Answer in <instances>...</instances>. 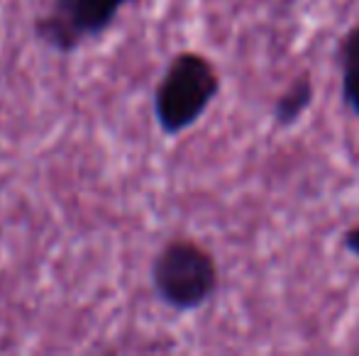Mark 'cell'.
Segmentation results:
<instances>
[{
    "instance_id": "obj_1",
    "label": "cell",
    "mask_w": 359,
    "mask_h": 356,
    "mask_svg": "<svg viewBox=\"0 0 359 356\" xmlns=\"http://www.w3.org/2000/svg\"><path fill=\"white\" fill-rule=\"evenodd\" d=\"M220 93V73L208 57L181 52L166 64L154 88L151 110L156 127L166 137H179L191 129Z\"/></svg>"
},
{
    "instance_id": "obj_2",
    "label": "cell",
    "mask_w": 359,
    "mask_h": 356,
    "mask_svg": "<svg viewBox=\"0 0 359 356\" xmlns=\"http://www.w3.org/2000/svg\"><path fill=\"white\" fill-rule=\"evenodd\" d=\"M151 288L166 308L194 313L215 298L220 271L215 257L198 242L176 237L166 242L151 259Z\"/></svg>"
},
{
    "instance_id": "obj_3",
    "label": "cell",
    "mask_w": 359,
    "mask_h": 356,
    "mask_svg": "<svg viewBox=\"0 0 359 356\" xmlns=\"http://www.w3.org/2000/svg\"><path fill=\"white\" fill-rule=\"evenodd\" d=\"M133 3L137 0H49L47 13L34 20V37L47 49L69 57L103 37Z\"/></svg>"
},
{
    "instance_id": "obj_4",
    "label": "cell",
    "mask_w": 359,
    "mask_h": 356,
    "mask_svg": "<svg viewBox=\"0 0 359 356\" xmlns=\"http://www.w3.org/2000/svg\"><path fill=\"white\" fill-rule=\"evenodd\" d=\"M337 64L342 71V103L359 118V24L342 37L337 47Z\"/></svg>"
},
{
    "instance_id": "obj_5",
    "label": "cell",
    "mask_w": 359,
    "mask_h": 356,
    "mask_svg": "<svg viewBox=\"0 0 359 356\" xmlns=\"http://www.w3.org/2000/svg\"><path fill=\"white\" fill-rule=\"evenodd\" d=\"M313 95H316V86H313V76L311 73H301L291 81L284 93L274 100V122L279 127H291L293 122H298L303 113L311 108L313 103Z\"/></svg>"
},
{
    "instance_id": "obj_6",
    "label": "cell",
    "mask_w": 359,
    "mask_h": 356,
    "mask_svg": "<svg viewBox=\"0 0 359 356\" xmlns=\"http://www.w3.org/2000/svg\"><path fill=\"white\" fill-rule=\"evenodd\" d=\"M342 247H345L352 257L359 259V225H355V227L347 229V232L342 234Z\"/></svg>"
},
{
    "instance_id": "obj_7",
    "label": "cell",
    "mask_w": 359,
    "mask_h": 356,
    "mask_svg": "<svg viewBox=\"0 0 359 356\" xmlns=\"http://www.w3.org/2000/svg\"><path fill=\"white\" fill-rule=\"evenodd\" d=\"M0 239H3V227H0Z\"/></svg>"
}]
</instances>
